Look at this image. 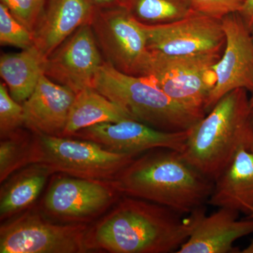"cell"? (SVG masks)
Returning <instances> with one entry per match:
<instances>
[{
    "mask_svg": "<svg viewBox=\"0 0 253 253\" xmlns=\"http://www.w3.org/2000/svg\"><path fill=\"white\" fill-rule=\"evenodd\" d=\"M206 213V206L182 214L154 203L123 196L89 227L88 245L111 253H176Z\"/></svg>",
    "mask_w": 253,
    "mask_h": 253,
    "instance_id": "obj_1",
    "label": "cell"
},
{
    "mask_svg": "<svg viewBox=\"0 0 253 253\" xmlns=\"http://www.w3.org/2000/svg\"><path fill=\"white\" fill-rule=\"evenodd\" d=\"M123 196L137 198L189 214L208 204L214 181L181 152L160 148L136 156L111 180Z\"/></svg>",
    "mask_w": 253,
    "mask_h": 253,
    "instance_id": "obj_2",
    "label": "cell"
},
{
    "mask_svg": "<svg viewBox=\"0 0 253 253\" xmlns=\"http://www.w3.org/2000/svg\"><path fill=\"white\" fill-rule=\"evenodd\" d=\"M247 90L228 93L191 129L181 154L204 175L214 181L238 150L248 146L253 126Z\"/></svg>",
    "mask_w": 253,
    "mask_h": 253,
    "instance_id": "obj_3",
    "label": "cell"
},
{
    "mask_svg": "<svg viewBox=\"0 0 253 253\" xmlns=\"http://www.w3.org/2000/svg\"><path fill=\"white\" fill-rule=\"evenodd\" d=\"M93 88L136 121L160 130H188L205 116L176 104L151 76L126 74L106 61L95 76Z\"/></svg>",
    "mask_w": 253,
    "mask_h": 253,
    "instance_id": "obj_4",
    "label": "cell"
},
{
    "mask_svg": "<svg viewBox=\"0 0 253 253\" xmlns=\"http://www.w3.org/2000/svg\"><path fill=\"white\" fill-rule=\"evenodd\" d=\"M33 134L27 166L44 165L54 173L84 179L112 180L136 157L112 152L86 139Z\"/></svg>",
    "mask_w": 253,
    "mask_h": 253,
    "instance_id": "obj_5",
    "label": "cell"
},
{
    "mask_svg": "<svg viewBox=\"0 0 253 253\" xmlns=\"http://www.w3.org/2000/svg\"><path fill=\"white\" fill-rule=\"evenodd\" d=\"M149 75L174 102L206 116V102L216 83L219 53L168 56L151 51Z\"/></svg>",
    "mask_w": 253,
    "mask_h": 253,
    "instance_id": "obj_6",
    "label": "cell"
},
{
    "mask_svg": "<svg viewBox=\"0 0 253 253\" xmlns=\"http://www.w3.org/2000/svg\"><path fill=\"white\" fill-rule=\"evenodd\" d=\"M90 25L104 61L126 74L149 75L152 54L140 23L127 9L97 8Z\"/></svg>",
    "mask_w": 253,
    "mask_h": 253,
    "instance_id": "obj_7",
    "label": "cell"
},
{
    "mask_svg": "<svg viewBox=\"0 0 253 253\" xmlns=\"http://www.w3.org/2000/svg\"><path fill=\"white\" fill-rule=\"evenodd\" d=\"M89 226L58 224L36 212L11 218L0 229V253H84Z\"/></svg>",
    "mask_w": 253,
    "mask_h": 253,
    "instance_id": "obj_8",
    "label": "cell"
},
{
    "mask_svg": "<svg viewBox=\"0 0 253 253\" xmlns=\"http://www.w3.org/2000/svg\"><path fill=\"white\" fill-rule=\"evenodd\" d=\"M121 196L111 180L64 174L51 180L42 210L49 217L67 224H86L104 214Z\"/></svg>",
    "mask_w": 253,
    "mask_h": 253,
    "instance_id": "obj_9",
    "label": "cell"
},
{
    "mask_svg": "<svg viewBox=\"0 0 253 253\" xmlns=\"http://www.w3.org/2000/svg\"><path fill=\"white\" fill-rule=\"evenodd\" d=\"M139 23L150 51L168 56L219 53L225 44L221 20L195 11L171 22Z\"/></svg>",
    "mask_w": 253,
    "mask_h": 253,
    "instance_id": "obj_10",
    "label": "cell"
},
{
    "mask_svg": "<svg viewBox=\"0 0 253 253\" xmlns=\"http://www.w3.org/2000/svg\"><path fill=\"white\" fill-rule=\"evenodd\" d=\"M221 21L225 35L224 51L214 66L216 83L205 106L206 113L231 91H253V34L239 13L228 15Z\"/></svg>",
    "mask_w": 253,
    "mask_h": 253,
    "instance_id": "obj_11",
    "label": "cell"
},
{
    "mask_svg": "<svg viewBox=\"0 0 253 253\" xmlns=\"http://www.w3.org/2000/svg\"><path fill=\"white\" fill-rule=\"evenodd\" d=\"M104 62L90 24L82 26L46 58L44 75L76 94L93 88Z\"/></svg>",
    "mask_w": 253,
    "mask_h": 253,
    "instance_id": "obj_12",
    "label": "cell"
},
{
    "mask_svg": "<svg viewBox=\"0 0 253 253\" xmlns=\"http://www.w3.org/2000/svg\"><path fill=\"white\" fill-rule=\"evenodd\" d=\"M189 130H160L136 120L129 119L94 125L78 131L72 137L94 141L112 152L137 156L160 148L181 153Z\"/></svg>",
    "mask_w": 253,
    "mask_h": 253,
    "instance_id": "obj_13",
    "label": "cell"
},
{
    "mask_svg": "<svg viewBox=\"0 0 253 253\" xmlns=\"http://www.w3.org/2000/svg\"><path fill=\"white\" fill-rule=\"evenodd\" d=\"M76 95L67 86L42 75L35 90L22 104L24 126L36 134L63 136Z\"/></svg>",
    "mask_w": 253,
    "mask_h": 253,
    "instance_id": "obj_14",
    "label": "cell"
},
{
    "mask_svg": "<svg viewBox=\"0 0 253 253\" xmlns=\"http://www.w3.org/2000/svg\"><path fill=\"white\" fill-rule=\"evenodd\" d=\"M96 9L91 0H46L33 32L35 46L47 57L78 29L90 24Z\"/></svg>",
    "mask_w": 253,
    "mask_h": 253,
    "instance_id": "obj_15",
    "label": "cell"
},
{
    "mask_svg": "<svg viewBox=\"0 0 253 253\" xmlns=\"http://www.w3.org/2000/svg\"><path fill=\"white\" fill-rule=\"evenodd\" d=\"M239 212L225 208L200 219L189 239L176 253H237L234 244L253 234V219H239Z\"/></svg>",
    "mask_w": 253,
    "mask_h": 253,
    "instance_id": "obj_16",
    "label": "cell"
},
{
    "mask_svg": "<svg viewBox=\"0 0 253 253\" xmlns=\"http://www.w3.org/2000/svg\"><path fill=\"white\" fill-rule=\"evenodd\" d=\"M208 204L246 214H253V152L241 146L214 181Z\"/></svg>",
    "mask_w": 253,
    "mask_h": 253,
    "instance_id": "obj_17",
    "label": "cell"
},
{
    "mask_svg": "<svg viewBox=\"0 0 253 253\" xmlns=\"http://www.w3.org/2000/svg\"><path fill=\"white\" fill-rule=\"evenodd\" d=\"M54 173L48 166L35 163L21 168L10 176L1 186L0 192L1 220L12 218L31 206Z\"/></svg>",
    "mask_w": 253,
    "mask_h": 253,
    "instance_id": "obj_18",
    "label": "cell"
},
{
    "mask_svg": "<svg viewBox=\"0 0 253 253\" xmlns=\"http://www.w3.org/2000/svg\"><path fill=\"white\" fill-rule=\"evenodd\" d=\"M46 58L36 46L19 53L1 55L0 75L11 97L23 104L44 74Z\"/></svg>",
    "mask_w": 253,
    "mask_h": 253,
    "instance_id": "obj_19",
    "label": "cell"
},
{
    "mask_svg": "<svg viewBox=\"0 0 253 253\" xmlns=\"http://www.w3.org/2000/svg\"><path fill=\"white\" fill-rule=\"evenodd\" d=\"M133 119L123 108L94 88H86L76 95L63 136H72L84 128L103 123Z\"/></svg>",
    "mask_w": 253,
    "mask_h": 253,
    "instance_id": "obj_20",
    "label": "cell"
},
{
    "mask_svg": "<svg viewBox=\"0 0 253 253\" xmlns=\"http://www.w3.org/2000/svg\"><path fill=\"white\" fill-rule=\"evenodd\" d=\"M123 6L146 24L171 22L194 11L191 0H123Z\"/></svg>",
    "mask_w": 253,
    "mask_h": 253,
    "instance_id": "obj_21",
    "label": "cell"
},
{
    "mask_svg": "<svg viewBox=\"0 0 253 253\" xmlns=\"http://www.w3.org/2000/svg\"><path fill=\"white\" fill-rule=\"evenodd\" d=\"M31 137L21 131L1 139L0 142V181L27 166Z\"/></svg>",
    "mask_w": 253,
    "mask_h": 253,
    "instance_id": "obj_22",
    "label": "cell"
},
{
    "mask_svg": "<svg viewBox=\"0 0 253 253\" xmlns=\"http://www.w3.org/2000/svg\"><path fill=\"white\" fill-rule=\"evenodd\" d=\"M0 44L21 50L35 45L33 33L11 15L7 8L0 3Z\"/></svg>",
    "mask_w": 253,
    "mask_h": 253,
    "instance_id": "obj_23",
    "label": "cell"
},
{
    "mask_svg": "<svg viewBox=\"0 0 253 253\" xmlns=\"http://www.w3.org/2000/svg\"><path fill=\"white\" fill-rule=\"evenodd\" d=\"M23 105L10 95L5 83H0V136L1 139L14 134L24 126Z\"/></svg>",
    "mask_w": 253,
    "mask_h": 253,
    "instance_id": "obj_24",
    "label": "cell"
},
{
    "mask_svg": "<svg viewBox=\"0 0 253 253\" xmlns=\"http://www.w3.org/2000/svg\"><path fill=\"white\" fill-rule=\"evenodd\" d=\"M46 0H1L9 12L32 33L44 12Z\"/></svg>",
    "mask_w": 253,
    "mask_h": 253,
    "instance_id": "obj_25",
    "label": "cell"
},
{
    "mask_svg": "<svg viewBox=\"0 0 253 253\" xmlns=\"http://www.w3.org/2000/svg\"><path fill=\"white\" fill-rule=\"evenodd\" d=\"M246 0H191L196 12L221 20L228 15L239 13Z\"/></svg>",
    "mask_w": 253,
    "mask_h": 253,
    "instance_id": "obj_26",
    "label": "cell"
},
{
    "mask_svg": "<svg viewBox=\"0 0 253 253\" xmlns=\"http://www.w3.org/2000/svg\"><path fill=\"white\" fill-rule=\"evenodd\" d=\"M251 33H253V0H246L242 9L239 13Z\"/></svg>",
    "mask_w": 253,
    "mask_h": 253,
    "instance_id": "obj_27",
    "label": "cell"
},
{
    "mask_svg": "<svg viewBox=\"0 0 253 253\" xmlns=\"http://www.w3.org/2000/svg\"><path fill=\"white\" fill-rule=\"evenodd\" d=\"M98 9L123 7V0H91Z\"/></svg>",
    "mask_w": 253,
    "mask_h": 253,
    "instance_id": "obj_28",
    "label": "cell"
},
{
    "mask_svg": "<svg viewBox=\"0 0 253 253\" xmlns=\"http://www.w3.org/2000/svg\"><path fill=\"white\" fill-rule=\"evenodd\" d=\"M241 253H253V239L251 241V242L250 243L249 246L243 250L242 251H241Z\"/></svg>",
    "mask_w": 253,
    "mask_h": 253,
    "instance_id": "obj_29",
    "label": "cell"
},
{
    "mask_svg": "<svg viewBox=\"0 0 253 253\" xmlns=\"http://www.w3.org/2000/svg\"><path fill=\"white\" fill-rule=\"evenodd\" d=\"M248 147L253 152V130L252 131V134H251V136H250L249 144H248Z\"/></svg>",
    "mask_w": 253,
    "mask_h": 253,
    "instance_id": "obj_30",
    "label": "cell"
},
{
    "mask_svg": "<svg viewBox=\"0 0 253 253\" xmlns=\"http://www.w3.org/2000/svg\"><path fill=\"white\" fill-rule=\"evenodd\" d=\"M249 104L251 110L253 109V91L252 92V94H251V97H250L249 99Z\"/></svg>",
    "mask_w": 253,
    "mask_h": 253,
    "instance_id": "obj_31",
    "label": "cell"
},
{
    "mask_svg": "<svg viewBox=\"0 0 253 253\" xmlns=\"http://www.w3.org/2000/svg\"><path fill=\"white\" fill-rule=\"evenodd\" d=\"M251 124H252V126H253V109L251 110Z\"/></svg>",
    "mask_w": 253,
    "mask_h": 253,
    "instance_id": "obj_32",
    "label": "cell"
},
{
    "mask_svg": "<svg viewBox=\"0 0 253 253\" xmlns=\"http://www.w3.org/2000/svg\"><path fill=\"white\" fill-rule=\"evenodd\" d=\"M248 218H253V214H251V215L250 216V217H248Z\"/></svg>",
    "mask_w": 253,
    "mask_h": 253,
    "instance_id": "obj_33",
    "label": "cell"
},
{
    "mask_svg": "<svg viewBox=\"0 0 253 253\" xmlns=\"http://www.w3.org/2000/svg\"></svg>",
    "mask_w": 253,
    "mask_h": 253,
    "instance_id": "obj_34",
    "label": "cell"
}]
</instances>
